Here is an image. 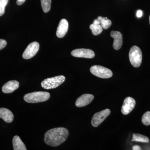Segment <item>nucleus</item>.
I'll use <instances>...</instances> for the list:
<instances>
[{"label":"nucleus","instance_id":"15","mask_svg":"<svg viewBox=\"0 0 150 150\" xmlns=\"http://www.w3.org/2000/svg\"><path fill=\"white\" fill-rule=\"evenodd\" d=\"M13 145L14 150H26V147L21 139L18 136L14 137L13 139Z\"/></svg>","mask_w":150,"mask_h":150},{"label":"nucleus","instance_id":"19","mask_svg":"<svg viewBox=\"0 0 150 150\" xmlns=\"http://www.w3.org/2000/svg\"><path fill=\"white\" fill-rule=\"evenodd\" d=\"M43 12L47 13L51 9V0H40Z\"/></svg>","mask_w":150,"mask_h":150},{"label":"nucleus","instance_id":"14","mask_svg":"<svg viewBox=\"0 0 150 150\" xmlns=\"http://www.w3.org/2000/svg\"><path fill=\"white\" fill-rule=\"evenodd\" d=\"M0 118L6 123H11L13 120L14 115L12 112L7 108H0Z\"/></svg>","mask_w":150,"mask_h":150},{"label":"nucleus","instance_id":"5","mask_svg":"<svg viewBox=\"0 0 150 150\" xmlns=\"http://www.w3.org/2000/svg\"><path fill=\"white\" fill-rule=\"evenodd\" d=\"M90 70L92 74L102 79H108L112 76V72L110 69L102 66L94 65L90 68Z\"/></svg>","mask_w":150,"mask_h":150},{"label":"nucleus","instance_id":"20","mask_svg":"<svg viewBox=\"0 0 150 150\" xmlns=\"http://www.w3.org/2000/svg\"><path fill=\"white\" fill-rule=\"evenodd\" d=\"M142 122L145 126L150 125V111H147L143 115Z\"/></svg>","mask_w":150,"mask_h":150},{"label":"nucleus","instance_id":"2","mask_svg":"<svg viewBox=\"0 0 150 150\" xmlns=\"http://www.w3.org/2000/svg\"><path fill=\"white\" fill-rule=\"evenodd\" d=\"M50 94L45 91H38L26 94L24 96V100L28 103H37L44 102L49 99Z\"/></svg>","mask_w":150,"mask_h":150},{"label":"nucleus","instance_id":"8","mask_svg":"<svg viewBox=\"0 0 150 150\" xmlns=\"http://www.w3.org/2000/svg\"><path fill=\"white\" fill-rule=\"evenodd\" d=\"M72 56L78 58L92 59L95 56V53L92 50L85 48L75 49L71 52Z\"/></svg>","mask_w":150,"mask_h":150},{"label":"nucleus","instance_id":"3","mask_svg":"<svg viewBox=\"0 0 150 150\" xmlns=\"http://www.w3.org/2000/svg\"><path fill=\"white\" fill-rule=\"evenodd\" d=\"M65 80L66 78L63 75L48 78L41 82V86L43 88L47 90L56 88L62 84Z\"/></svg>","mask_w":150,"mask_h":150},{"label":"nucleus","instance_id":"25","mask_svg":"<svg viewBox=\"0 0 150 150\" xmlns=\"http://www.w3.org/2000/svg\"><path fill=\"white\" fill-rule=\"evenodd\" d=\"M132 149L133 150H142V149L139 146H138V145H135L133 147Z\"/></svg>","mask_w":150,"mask_h":150},{"label":"nucleus","instance_id":"27","mask_svg":"<svg viewBox=\"0 0 150 150\" xmlns=\"http://www.w3.org/2000/svg\"><path fill=\"white\" fill-rule=\"evenodd\" d=\"M149 21H150V16L149 17Z\"/></svg>","mask_w":150,"mask_h":150},{"label":"nucleus","instance_id":"4","mask_svg":"<svg viewBox=\"0 0 150 150\" xmlns=\"http://www.w3.org/2000/svg\"><path fill=\"white\" fill-rule=\"evenodd\" d=\"M129 58L131 65L138 68L142 63V54L141 49L139 47L134 46L131 47L129 53Z\"/></svg>","mask_w":150,"mask_h":150},{"label":"nucleus","instance_id":"11","mask_svg":"<svg viewBox=\"0 0 150 150\" xmlns=\"http://www.w3.org/2000/svg\"><path fill=\"white\" fill-rule=\"evenodd\" d=\"M69 28V23L65 19L61 20L57 28L56 34L57 37L62 38L64 37L68 31Z\"/></svg>","mask_w":150,"mask_h":150},{"label":"nucleus","instance_id":"10","mask_svg":"<svg viewBox=\"0 0 150 150\" xmlns=\"http://www.w3.org/2000/svg\"><path fill=\"white\" fill-rule=\"evenodd\" d=\"M93 95L90 94H84L80 96L76 100V106L78 107H83L89 104L94 99Z\"/></svg>","mask_w":150,"mask_h":150},{"label":"nucleus","instance_id":"26","mask_svg":"<svg viewBox=\"0 0 150 150\" xmlns=\"http://www.w3.org/2000/svg\"><path fill=\"white\" fill-rule=\"evenodd\" d=\"M93 24L94 25H99L100 24V22L99 20L95 19L94 20L93 23Z\"/></svg>","mask_w":150,"mask_h":150},{"label":"nucleus","instance_id":"16","mask_svg":"<svg viewBox=\"0 0 150 150\" xmlns=\"http://www.w3.org/2000/svg\"><path fill=\"white\" fill-rule=\"evenodd\" d=\"M132 142H143V143H149L150 140L149 138L144 135L138 134H134Z\"/></svg>","mask_w":150,"mask_h":150},{"label":"nucleus","instance_id":"21","mask_svg":"<svg viewBox=\"0 0 150 150\" xmlns=\"http://www.w3.org/2000/svg\"><path fill=\"white\" fill-rule=\"evenodd\" d=\"M8 1V0H0V16L4 13L5 7Z\"/></svg>","mask_w":150,"mask_h":150},{"label":"nucleus","instance_id":"1","mask_svg":"<svg viewBox=\"0 0 150 150\" xmlns=\"http://www.w3.org/2000/svg\"><path fill=\"white\" fill-rule=\"evenodd\" d=\"M69 135V131L66 128H54L48 130L45 133L44 142L48 146H57L67 140Z\"/></svg>","mask_w":150,"mask_h":150},{"label":"nucleus","instance_id":"7","mask_svg":"<svg viewBox=\"0 0 150 150\" xmlns=\"http://www.w3.org/2000/svg\"><path fill=\"white\" fill-rule=\"evenodd\" d=\"M39 43L33 42L30 43L27 46L23 54V58L25 59H31L37 54L39 49Z\"/></svg>","mask_w":150,"mask_h":150},{"label":"nucleus","instance_id":"17","mask_svg":"<svg viewBox=\"0 0 150 150\" xmlns=\"http://www.w3.org/2000/svg\"><path fill=\"white\" fill-rule=\"evenodd\" d=\"M98 19L100 22V25L104 29H107L111 26L112 24L111 21L108 19L107 18H103L101 16H98Z\"/></svg>","mask_w":150,"mask_h":150},{"label":"nucleus","instance_id":"18","mask_svg":"<svg viewBox=\"0 0 150 150\" xmlns=\"http://www.w3.org/2000/svg\"><path fill=\"white\" fill-rule=\"evenodd\" d=\"M90 29L91 30L92 33L93 35H97L101 33L103 28L100 24H92L90 25Z\"/></svg>","mask_w":150,"mask_h":150},{"label":"nucleus","instance_id":"6","mask_svg":"<svg viewBox=\"0 0 150 150\" xmlns=\"http://www.w3.org/2000/svg\"><path fill=\"white\" fill-rule=\"evenodd\" d=\"M110 113L109 109H105L100 112L96 113L93 116L91 120V124L93 127H97L99 126L105 120Z\"/></svg>","mask_w":150,"mask_h":150},{"label":"nucleus","instance_id":"12","mask_svg":"<svg viewBox=\"0 0 150 150\" xmlns=\"http://www.w3.org/2000/svg\"><path fill=\"white\" fill-rule=\"evenodd\" d=\"M111 37L114 39L113 47L115 50H118L121 48L123 44V36L120 32L112 31L110 33Z\"/></svg>","mask_w":150,"mask_h":150},{"label":"nucleus","instance_id":"9","mask_svg":"<svg viewBox=\"0 0 150 150\" xmlns=\"http://www.w3.org/2000/svg\"><path fill=\"white\" fill-rule=\"evenodd\" d=\"M135 99L131 97H126L123 101L121 108V112L123 115H128L133 110L136 105Z\"/></svg>","mask_w":150,"mask_h":150},{"label":"nucleus","instance_id":"23","mask_svg":"<svg viewBox=\"0 0 150 150\" xmlns=\"http://www.w3.org/2000/svg\"><path fill=\"white\" fill-rule=\"evenodd\" d=\"M143 15V12L142 11L140 10H139L137 11V16L138 17V18L141 17Z\"/></svg>","mask_w":150,"mask_h":150},{"label":"nucleus","instance_id":"13","mask_svg":"<svg viewBox=\"0 0 150 150\" xmlns=\"http://www.w3.org/2000/svg\"><path fill=\"white\" fill-rule=\"evenodd\" d=\"M19 86V83L18 81L15 80L9 81L3 86L2 90L4 93H11L17 89Z\"/></svg>","mask_w":150,"mask_h":150},{"label":"nucleus","instance_id":"24","mask_svg":"<svg viewBox=\"0 0 150 150\" xmlns=\"http://www.w3.org/2000/svg\"><path fill=\"white\" fill-rule=\"evenodd\" d=\"M25 0H17L16 3L18 5H21L25 1Z\"/></svg>","mask_w":150,"mask_h":150},{"label":"nucleus","instance_id":"22","mask_svg":"<svg viewBox=\"0 0 150 150\" xmlns=\"http://www.w3.org/2000/svg\"><path fill=\"white\" fill-rule=\"evenodd\" d=\"M7 45V42L6 40L0 39V50L6 47Z\"/></svg>","mask_w":150,"mask_h":150}]
</instances>
